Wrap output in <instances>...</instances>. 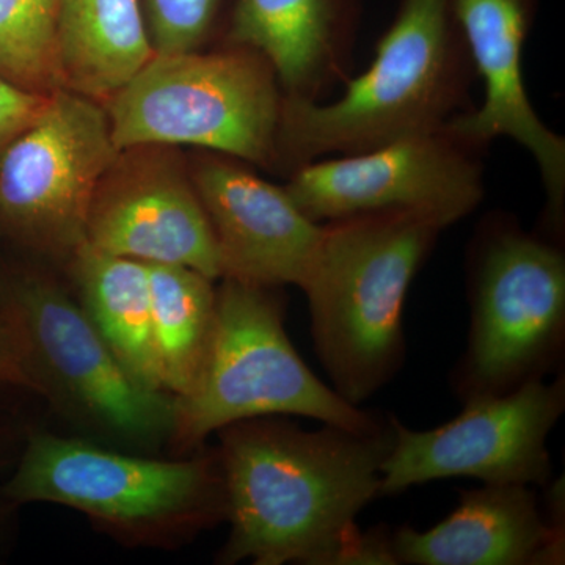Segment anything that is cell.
<instances>
[{"label": "cell", "mask_w": 565, "mask_h": 565, "mask_svg": "<svg viewBox=\"0 0 565 565\" xmlns=\"http://www.w3.org/2000/svg\"><path fill=\"white\" fill-rule=\"evenodd\" d=\"M87 244L110 255L178 264L211 280L222 278L217 243L191 167L169 145L118 151L93 195Z\"/></svg>", "instance_id": "obj_12"}, {"label": "cell", "mask_w": 565, "mask_h": 565, "mask_svg": "<svg viewBox=\"0 0 565 565\" xmlns=\"http://www.w3.org/2000/svg\"><path fill=\"white\" fill-rule=\"evenodd\" d=\"M152 333L163 386L182 397L192 392L214 329L215 289L210 277L178 264L147 263Z\"/></svg>", "instance_id": "obj_19"}, {"label": "cell", "mask_w": 565, "mask_h": 565, "mask_svg": "<svg viewBox=\"0 0 565 565\" xmlns=\"http://www.w3.org/2000/svg\"><path fill=\"white\" fill-rule=\"evenodd\" d=\"M232 533L221 563L396 564L392 535L362 534L356 516L381 497L392 416L375 430L326 424L316 433L269 416L221 429Z\"/></svg>", "instance_id": "obj_1"}, {"label": "cell", "mask_w": 565, "mask_h": 565, "mask_svg": "<svg viewBox=\"0 0 565 565\" xmlns=\"http://www.w3.org/2000/svg\"><path fill=\"white\" fill-rule=\"evenodd\" d=\"M0 385L40 394L39 385L22 355L17 334L2 311H0Z\"/></svg>", "instance_id": "obj_23"}, {"label": "cell", "mask_w": 565, "mask_h": 565, "mask_svg": "<svg viewBox=\"0 0 565 565\" xmlns=\"http://www.w3.org/2000/svg\"><path fill=\"white\" fill-rule=\"evenodd\" d=\"M445 228L412 211L366 212L322 223L302 291L319 360L348 403L370 399L399 371L405 297Z\"/></svg>", "instance_id": "obj_3"}, {"label": "cell", "mask_w": 565, "mask_h": 565, "mask_svg": "<svg viewBox=\"0 0 565 565\" xmlns=\"http://www.w3.org/2000/svg\"><path fill=\"white\" fill-rule=\"evenodd\" d=\"M476 74L455 0H401L370 68L332 103L282 96L278 166L374 150L473 109Z\"/></svg>", "instance_id": "obj_2"}, {"label": "cell", "mask_w": 565, "mask_h": 565, "mask_svg": "<svg viewBox=\"0 0 565 565\" xmlns=\"http://www.w3.org/2000/svg\"><path fill=\"white\" fill-rule=\"evenodd\" d=\"M103 103L68 88L0 152V222L36 250L73 258L103 174L118 154Z\"/></svg>", "instance_id": "obj_9"}, {"label": "cell", "mask_w": 565, "mask_h": 565, "mask_svg": "<svg viewBox=\"0 0 565 565\" xmlns=\"http://www.w3.org/2000/svg\"><path fill=\"white\" fill-rule=\"evenodd\" d=\"M104 109L118 150L191 145L256 166H278L282 92L259 52L154 54Z\"/></svg>", "instance_id": "obj_5"}, {"label": "cell", "mask_w": 565, "mask_h": 565, "mask_svg": "<svg viewBox=\"0 0 565 565\" xmlns=\"http://www.w3.org/2000/svg\"><path fill=\"white\" fill-rule=\"evenodd\" d=\"M470 341L457 393L500 396L544 377L563 349L565 258L509 217L482 223L471 259Z\"/></svg>", "instance_id": "obj_6"}, {"label": "cell", "mask_w": 565, "mask_h": 565, "mask_svg": "<svg viewBox=\"0 0 565 565\" xmlns=\"http://www.w3.org/2000/svg\"><path fill=\"white\" fill-rule=\"evenodd\" d=\"M363 0H236L226 44L259 52L285 98L321 102L348 79Z\"/></svg>", "instance_id": "obj_16"}, {"label": "cell", "mask_w": 565, "mask_h": 565, "mask_svg": "<svg viewBox=\"0 0 565 565\" xmlns=\"http://www.w3.org/2000/svg\"><path fill=\"white\" fill-rule=\"evenodd\" d=\"M70 262L81 307L115 359L140 385L167 393L152 333L147 263L96 250L87 243Z\"/></svg>", "instance_id": "obj_18"}, {"label": "cell", "mask_w": 565, "mask_h": 565, "mask_svg": "<svg viewBox=\"0 0 565 565\" xmlns=\"http://www.w3.org/2000/svg\"><path fill=\"white\" fill-rule=\"evenodd\" d=\"M191 174L217 243L222 278L302 288L322 223L310 221L285 188L256 177L232 156H200Z\"/></svg>", "instance_id": "obj_14"}, {"label": "cell", "mask_w": 565, "mask_h": 565, "mask_svg": "<svg viewBox=\"0 0 565 565\" xmlns=\"http://www.w3.org/2000/svg\"><path fill=\"white\" fill-rule=\"evenodd\" d=\"M392 550L397 564H557L564 530L544 520L527 486L487 484L462 492L456 511L433 530H397Z\"/></svg>", "instance_id": "obj_15"}, {"label": "cell", "mask_w": 565, "mask_h": 565, "mask_svg": "<svg viewBox=\"0 0 565 565\" xmlns=\"http://www.w3.org/2000/svg\"><path fill=\"white\" fill-rule=\"evenodd\" d=\"M50 98L0 77V152L36 121Z\"/></svg>", "instance_id": "obj_22"}, {"label": "cell", "mask_w": 565, "mask_h": 565, "mask_svg": "<svg viewBox=\"0 0 565 565\" xmlns=\"http://www.w3.org/2000/svg\"><path fill=\"white\" fill-rule=\"evenodd\" d=\"M223 0H141L154 54L199 51L217 21Z\"/></svg>", "instance_id": "obj_21"}, {"label": "cell", "mask_w": 565, "mask_h": 565, "mask_svg": "<svg viewBox=\"0 0 565 565\" xmlns=\"http://www.w3.org/2000/svg\"><path fill=\"white\" fill-rule=\"evenodd\" d=\"M565 408L564 379H542L468 399L462 414L433 430H412L392 416L394 444L382 465L381 497L435 479L545 486L552 475L546 438Z\"/></svg>", "instance_id": "obj_11"}, {"label": "cell", "mask_w": 565, "mask_h": 565, "mask_svg": "<svg viewBox=\"0 0 565 565\" xmlns=\"http://www.w3.org/2000/svg\"><path fill=\"white\" fill-rule=\"evenodd\" d=\"M484 148L448 125L374 150L305 163L285 185L316 223L379 211L429 215L446 228L484 199Z\"/></svg>", "instance_id": "obj_10"}, {"label": "cell", "mask_w": 565, "mask_h": 565, "mask_svg": "<svg viewBox=\"0 0 565 565\" xmlns=\"http://www.w3.org/2000/svg\"><path fill=\"white\" fill-rule=\"evenodd\" d=\"M222 280L202 373L191 393L174 397L178 448L188 451L214 430L259 416H308L360 433L388 422L311 373L286 334L285 305L273 286Z\"/></svg>", "instance_id": "obj_4"}, {"label": "cell", "mask_w": 565, "mask_h": 565, "mask_svg": "<svg viewBox=\"0 0 565 565\" xmlns=\"http://www.w3.org/2000/svg\"><path fill=\"white\" fill-rule=\"evenodd\" d=\"M476 74L484 84L479 107L457 115L449 128L486 148L509 137L525 148L541 172L546 204L545 223L559 236L565 204V141L539 118L523 77V50L539 0H455Z\"/></svg>", "instance_id": "obj_13"}, {"label": "cell", "mask_w": 565, "mask_h": 565, "mask_svg": "<svg viewBox=\"0 0 565 565\" xmlns=\"http://www.w3.org/2000/svg\"><path fill=\"white\" fill-rule=\"evenodd\" d=\"M58 47L65 88L99 103L154 55L141 0H58Z\"/></svg>", "instance_id": "obj_17"}, {"label": "cell", "mask_w": 565, "mask_h": 565, "mask_svg": "<svg viewBox=\"0 0 565 565\" xmlns=\"http://www.w3.org/2000/svg\"><path fill=\"white\" fill-rule=\"evenodd\" d=\"M0 77L36 95L65 88L58 0H0Z\"/></svg>", "instance_id": "obj_20"}, {"label": "cell", "mask_w": 565, "mask_h": 565, "mask_svg": "<svg viewBox=\"0 0 565 565\" xmlns=\"http://www.w3.org/2000/svg\"><path fill=\"white\" fill-rule=\"evenodd\" d=\"M2 313L41 396L118 440L145 446L172 437L174 397L134 381L61 285L22 278Z\"/></svg>", "instance_id": "obj_7"}, {"label": "cell", "mask_w": 565, "mask_h": 565, "mask_svg": "<svg viewBox=\"0 0 565 565\" xmlns=\"http://www.w3.org/2000/svg\"><path fill=\"white\" fill-rule=\"evenodd\" d=\"M17 503H57L121 530L226 516L218 457L166 462L40 434L7 486Z\"/></svg>", "instance_id": "obj_8"}]
</instances>
